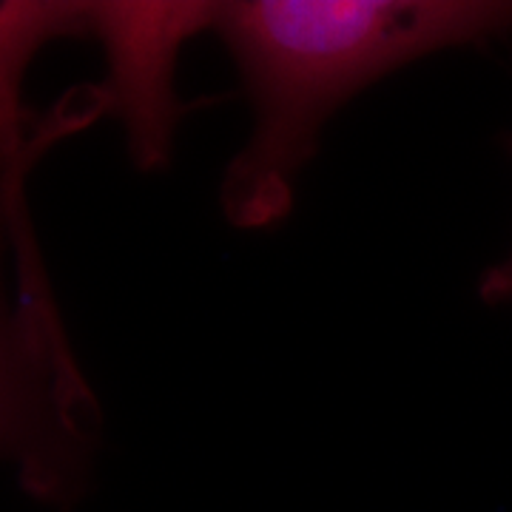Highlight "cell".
I'll use <instances>...</instances> for the list:
<instances>
[{"label": "cell", "mask_w": 512, "mask_h": 512, "mask_svg": "<svg viewBox=\"0 0 512 512\" xmlns=\"http://www.w3.org/2000/svg\"><path fill=\"white\" fill-rule=\"evenodd\" d=\"M220 3L205 0H83V37L106 57V77L92 86L103 114L117 117L137 171L171 163L185 106L174 89L177 60L191 37L217 26Z\"/></svg>", "instance_id": "3"}, {"label": "cell", "mask_w": 512, "mask_h": 512, "mask_svg": "<svg viewBox=\"0 0 512 512\" xmlns=\"http://www.w3.org/2000/svg\"><path fill=\"white\" fill-rule=\"evenodd\" d=\"M214 32L254 109L222 177V214L262 231L291 214L336 111L421 57L512 32V0H237L220 3Z\"/></svg>", "instance_id": "1"}, {"label": "cell", "mask_w": 512, "mask_h": 512, "mask_svg": "<svg viewBox=\"0 0 512 512\" xmlns=\"http://www.w3.org/2000/svg\"><path fill=\"white\" fill-rule=\"evenodd\" d=\"M9 231L0 214V464H12L23 493L72 504L86 490L97 441V407L46 362L6 285Z\"/></svg>", "instance_id": "4"}, {"label": "cell", "mask_w": 512, "mask_h": 512, "mask_svg": "<svg viewBox=\"0 0 512 512\" xmlns=\"http://www.w3.org/2000/svg\"><path fill=\"white\" fill-rule=\"evenodd\" d=\"M512 151V137H510ZM478 296L487 305H512V251L498 265H493L478 282Z\"/></svg>", "instance_id": "5"}, {"label": "cell", "mask_w": 512, "mask_h": 512, "mask_svg": "<svg viewBox=\"0 0 512 512\" xmlns=\"http://www.w3.org/2000/svg\"><path fill=\"white\" fill-rule=\"evenodd\" d=\"M63 37H83V0H12L0 3V214L9 231L15 265V299L29 336L49 365L69 382H83L49 288L26 208V177L35 157L103 111L92 89L74 94L52 120L35 123L26 109V72L35 55Z\"/></svg>", "instance_id": "2"}]
</instances>
